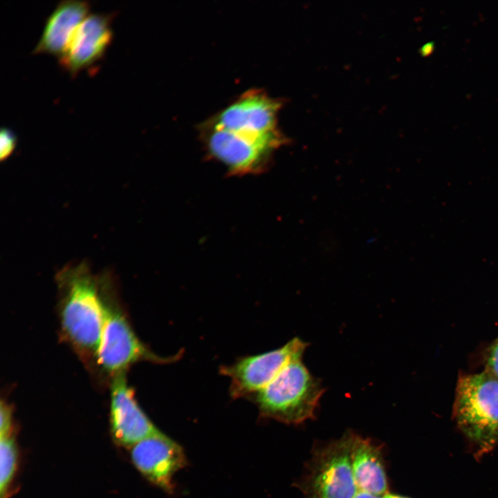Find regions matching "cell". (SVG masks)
I'll return each mask as SVG.
<instances>
[{"instance_id": "obj_1", "label": "cell", "mask_w": 498, "mask_h": 498, "mask_svg": "<svg viewBox=\"0 0 498 498\" xmlns=\"http://www.w3.org/2000/svg\"><path fill=\"white\" fill-rule=\"evenodd\" d=\"M113 277L92 272L86 261L68 264L56 275L61 331L79 353L95 356L104 323V295Z\"/></svg>"}, {"instance_id": "obj_2", "label": "cell", "mask_w": 498, "mask_h": 498, "mask_svg": "<svg viewBox=\"0 0 498 498\" xmlns=\"http://www.w3.org/2000/svg\"><path fill=\"white\" fill-rule=\"evenodd\" d=\"M324 389L302 358L288 363L277 376L252 397L260 414L288 424L314 418Z\"/></svg>"}, {"instance_id": "obj_3", "label": "cell", "mask_w": 498, "mask_h": 498, "mask_svg": "<svg viewBox=\"0 0 498 498\" xmlns=\"http://www.w3.org/2000/svg\"><path fill=\"white\" fill-rule=\"evenodd\" d=\"M453 412L480 452L492 450L498 442V379L486 371L460 377Z\"/></svg>"}, {"instance_id": "obj_4", "label": "cell", "mask_w": 498, "mask_h": 498, "mask_svg": "<svg viewBox=\"0 0 498 498\" xmlns=\"http://www.w3.org/2000/svg\"><path fill=\"white\" fill-rule=\"evenodd\" d=\"M97 365L113 376L124 373L139 361L165 363L172 358H162L151 352L139 340L118 303L114 278L107 284L104 295V323L95 356Z\"/></svg>"}, {"instance_id": "obj_5", "label": "cell", "mask_w": 498, "mask_h": 498, "mask_svg": "<svg viewBox=\"0 0 498 498\" xmlns=\"http://www.w3.org/2000/svg\"><path fill=\"white\" fill-rule=\"evenodd\" d=\"M354 433L316 448L299 483L304 498H353L358 492L352 468Z\"/></svg>"}, {"instance_id": "obj_6", "label": "cell", "mask_w": 498, "mask_h": 498, "mask_svg": "<svg viewBox=\"0 0 498 498\" xmlns=\"http://www.w3.org/2000/svg\"><path fill=\"white\" fill-rule=\"evenodd\" d=\"M308 344L294 338L283 347L259 355L239 359L232 365L221 367V372L230 379L233 398L254 396L290 362L302 358Z\"/></svg>"}, {"instance_id": "obj_7", "label": "cell", "mask_w": 498, "mask_h": 498, "mask_svg": "<svg viewBox=\"0 0 498 498\" xmlns=\"http://www.w3.org/2000/svg\"><path fill=\"white\" fill-rule=\"evenodd\" d=\"M281 103L259 90H251L221 111L210 124L259 138H280L277 115Z\"/></svg>"}, {"instance_id": "obj_8", "label": "cell", "mask_w": 498, "mask_h": 498, "mask_svg": "<svg viewBox=\"0 0 498 498\" xmlns=\"http://www.w3.org/2000/svg\"><path fill=\"white\" fill-rule=\"evenodd\" d=\"M205 141L211 155L231 171L244 173L259 168L283 138L255 137L210 124Z\"/></svg>"}, {"instance_id": "obj_9", "label": "cell", "mask_w": 498, "mask_h": 498, "mask_svg": "<svg viewBox=\"0 0 498 498\" xmlns=\"http://www.w3.org/2000/svg\"><path fill=\"white\" fill-rule=\"evenodd\" d=\"M115 16L116 13H93L84 19L58 59L63 70L75 77L104 57L113 38L111 23Z\"/></svg>"}, {"instance_id": "obj_10", "label": "cell", "mask_w": 498, "mask_h": 498, "mask_svg": "<svg viewBox=\"0 0 498 498\" xmlns=\"http://www.w3.org/2000/svg\"><path fill=\"white\" fill-rule=\"evenodd\" d=\"M131 458L143 476L169 492L175 474L186 463L181 447L160 431L131 447Z\"/></svg>"}, {"instance_id": "obj_11", "label": "cell", "mask_w": 498, "mask_h": 498, "mask_svg": "<svg viewBox=\"0 0 498 498\" xmlns=\"http://www.w3.org/2000/svg\"><path fill=\"white\" fill-rule=\"evenodd\" d=\"M110 423L117 443L132 447L159 430L138 404L126 372L112 376L110 385Z\"/></svg>"}, {"instance_id": "obj_12", "label": "cell", "mask_w": 498, "mask_h": 498, "mask_svg": "<svg viewBox=\"0 0 498 498\" xmlns=\"http://www.w3.org/2000/svg\"><path fill=\"white\" fill-rule=\"evenodd\" d=\"M90 10L91 4L86 1H60L48 17L33 53L50 55L59 59Z\"/></svg>"}, {"instance_id": "obj_13", "label": "cell", "mask_w": 498, "mask_h": 498, "mask_svg": "<svg viewBox=\"0 0 498 498\" xmlns=\"http://www.w3.org/2000/svg\"><path fill=\"white\" fill-rule=\"evenodd\" d=\"M351 459L358 490L376 495H385L389 492L380 448L369 439L354 434Z\"/></svg>"}, {"instance_id": "obj_14", "label": "cell", "mask_w": 498, "mask_h": 498, "mask_svg": "<svg viewBox=\"0 0 498 498\" xmlns=\"http://www.w3.org/2000/svg\"><path fill=\"white\" fill-rule=\"evenodd\" d=\"M17 449L12 435L0 437V497L7 498L17 466Z\"/></svg>"}, {"instance_id": "obj_15", "label": "cell", "mask_w": 498, "mask_h": 498, "mask_svg": "<svg viewBox=\"0 0 498 498\" xmlns=\"http://www.w3.org/2000/svg\"><path fill=\"white\" fill-rule=\"evenodd\" d=\"M17 144L16 134L10 129L2 127L0 131V159L8 158L15 151Z\"/></svg>"}, {"instance_id": "obj_16", "label": "cell", "mask_w": 498, "mask_h": 498, "mask_svg": "<svg viewBox=\"0 0 498 498\" xmlns=\"http://www.w3.org/2000/svg\"><path fill=\"white\" fill-rule=\"evenodd\" d=\"M12 409L6 400L2 399L0 404V437L12 434Z\"/></svg>"}, {"instance_id": "obj_17", "label": "cell", "mask_w": 498, "mask_h": 498, "mask_svg": "<svg viewBox=\"0 0 498 498\" xmlns=\"http://www.w3.org/2000/svg\"><path fill=\"white\" fill-rule=\"evenodd\" d=\"M486 372L498 379V339L490 350Z\"/></svg>"}, {"instance_id": "obj_18", "label": "cell", "mask_w": 498, "mask_h": 498, "mask_svg": "<svg viewBox=\"0 0 498 498\" xmlns=\"http://www.w3.org/2000/svg\"><path fill=\"white\" fill-rule=\"evenodd\" d=\"M387 494L385 495H376L365 491L358 490L357 493L353 498H386Z\"/></svg>"}, {"instance_id": "obj_19", "label": "cell", "mask_w": 498, "mask_h": 498, "mask_svg": "<svg viewBox=\"0 0 498 498\" xmlns=\"http://www.w3.org/2000/svg\"><path fill=\"white\" fill-rule=\"evenodd\" d=\"M386 498H409V497L403 496L400 495H398V494L391 493L389 492L387 494Z\"/></svg>"}]
</instances>
